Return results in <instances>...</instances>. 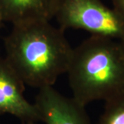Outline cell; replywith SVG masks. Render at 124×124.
<instances>
[{"label":"cell","instance_id":"cell-1","mask_svg":"<svg viewBox=\"0 0 124 124\" xmlns=\"http://www.w3.org/2000/svg\"><path fill=\"white\" fill-rule=\"evenodd\" d=\"M64 31L50 21L13 26L4 39L5 58L26 85L53 86L66 73L73 48Z\"/></svg>","mask_w":124,"mask_h":124},{"label":"cell","instance_id":"cell-2","mask_svg":"<svg viewBox=\"0 0 124 124\" xmlns=\"http://www.w3.org/2000/svg\"><path fill=\"white\" fill-rule=\"evenodd\" d=\"M72 97L86 106L124 93V49L120 41L91 35L73 48L66 72Z\"/></svg>","mask_w":124,"mask_h":124},{"label":"cell","instance_id":"cell-3","mask_svg":"<svg viewBox=\"0 0 124 124\" xmlns=\"http://www.w3.org/2000/svg\"><path fill=\"white\" fill-rule=\"evenodd\" d=\"M54 18L63 31L82 30L93 36L124 40V22L101 0H57Z\"/></svg>","mask_w":124,"mask_h":124},{"label":"cell","instance_id":"cell-4","mask_svg":"<svg viewBox=\"0 0 124 124\" xmlns=\"http://www.w3.org/2000/svg\"><path fill=\"white\" fill-rule=\"evenodd\" d=\"M34 104L45 124H93L85 106L62 94L53 86L39 89Z\"/></svg>","mask_w":124,"mask_h":124},{"label":"cell","instance_id":"cell-5","mask_svg":"<svg viewBox=\"0 0 124 124\" xmlns=\"http://www.w3.org/2000/svg\"><path fill=\"white\" fill-rule=\"evenodd\" d=\"M26 85L5 57H0V115L8 114L22 122H39L35 105L24 96Z\"/></svg>","mask_w":124,"mask_h":124},{"label":"cell","instance_id":"cell-6","mask_svg":"<svg viewBox=\"0 0 124 124\" xmlns=\"http://www.w3.org/2000/svg\"><path fill=\"white\" fill-rule=\"evenodd\" d=\"M57 0H0V13L12 25L54 18Z\"/></svg>","mask_w":124,"mask_h":124},{"label":"cell","instance_id":"cell-7","mask_svg":"<svg viewBox=\"0 0 124 124\" xmlns=\"http://www.w3.org/2000/svg\"><path fill=\"white\" fill-rule=\"evenodd\" d=\"M97 124H124V93L105 101Z\"/></svg>","mask_w":124,"mask_h":124},{"label":"cell","instance_id":"cell-8","mask_svg":"<svg viewBox=\"0 0 124 124\" xmlns=\"http://www.w3.org/2000/svg\"><path fill=\"white\" fill-rule=\"evenodd\" d=\"M112 8L124 22V0H111Z\"/></svg>","mask_w":124,"mask_h":124},{"label":"cell","instance_id":"cell-9","mask_svg":"<svg viewBox=\"0 0 124 124\" xmlns=\"http://www.w3.org/2000/svg\"><path fill=\"white\" fill-rule=\"evenodd\" d=\"M4 22V18L2 17L1 14L0 13V30L1 28V27L3 26V23Z\"/></svg>","mask_w":124,"mask_h":124},{"label":"cell","instance_id":"cell-10","mask_svg":"<svg viewBox=\"0 0 124 124\" xmlns=\"http://www.w3.org/2000/svg\"><path fill=\"white\" fill-rule=\"evenodd\" d=\"M22 124H37V122H22Z\"/></svg>","mask_w":124,"mask_h":124},{"label":"cell","instance_id":"cell-11","mask_svg":"<svg viewBox=\"0 0 124 124\" xmlns=\"http://www.w3.org/2000/svg\"><path fill=\"white\" fill-rule=\"evenodd\" d=\"M121 41V44H122V46H123V48H124V40H123V41Z\"/></svg>","mask_w":124,"mask_h":124}]
</instances>
